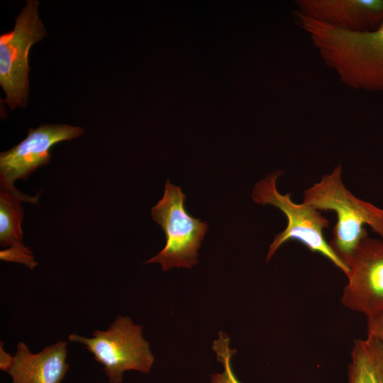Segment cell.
I'll list each match as a JSON object with an SVG mask.
<instances>
[{
    "label": "cell",
    "instance_id": "5",
    "mask_svg": "<svg viewBox=\"0 0 383 383\" xmlns=\"http://www.w3.org/2000/svg\"><path fill=\"white\" fill-rule=\"evenodd\" d=\"M93 338L70 334L69 340L84 345L101 364L110 383H121L126 370L148 373L154 362L149 343L142 335V326L128 316H118L107 330H96Z\"/></svg>",
    "mask_w": 383,
    "mask_h": 383
},
{
    "label": "cell",
    "instance_id": "15",
    "mask_svg": "<svg viewBox=\"0 0 383 383\" xmlns=\"http://www.w3.org/2000/svg\"><path fill=\"white\" fill-rule=\"evenodd\" d=\"M367 337L377 338L383 343V313L367 318Z\"/></svg>",
    "mask_w": 383,
    "mask_h": 383
},
{
    "label": "cell",
    "instance_id": "2",
    "mask_svg": "<svg viewBox=\"0 0 383 383\" xmlns=\"http://www.w3.org/2000/svg\"><path fill=\"white\" fill-rule=\"evenodd\" d=\"M303 202L318 211L335 212L337 221L328 244L347 267L360 241L367 235L365 225L383 240V209L358 199L345 187L341 165L306 189Z\"/></svg>",
    "mask_w": 383,
    "mask_h": 383
},
{
    "label": "cell",
    "instance_id": "7",
    "mask_svg": "<svg viewBox=\"0 0 383 383\" xmlns=\"http://www.w3.org/2000/svg\"><path fill=\"white\" fill-rule=\"evenodd\" d=\"M348 283L341 298L351 310L371 318L383 313V240L366 235L348 263Z\"/></svg>",
    "mask_w": 383,
    "mask_h": 383
},
{
    "label": "cell",
    "instance_id": "9",
    "mask_svg": "<svg viewBox=\"0 0 383 383\" xmlns=\"http://www.w3.org/2000/svg\"><path fill=\"white\" fill-rule=\"evenodd\" d=\"M296 11L332 27L353 32L383 24V0H296Z\"/></svg>",
    "mask_w": 383,
    "mask_h": 383
},
{
    "label": "cell",
    "instance_id": "3",
    "mask_svg": "<svg viewBox=\"0 0 383 383\" xmlns=\"http://www.w3.org/2000/svg\"><path fill=\"white\" fill-rule=\"evenodd\" d=\"M282 173L277 170L260 179L255 184L252 193L255 203L278 208L287 219L286 228L276 235L270 244L266 262L270 261L284 243L296 240L312 252L327 257L348 276V267L334 253L324 238L323 229L328 226L329 221L314 207L304 202L294 203L290 194H280L277 189V179Z\"/></svg>",
    "mask_w": 383,
    "mask_h": 383
},
{
    "label": "cell",
    "instance_id": "6",
    "mask_svg": "<svg viewBox=\"0 0 383 383\" xmlns=\"http://www.w3.org/2000/svg\"><path fill=\"white\" fill-rule=\"evenodd\" d=\"M38 5V0H27L13 29L0 36V84L6 94L4 102L11 110L27 106L28 52L33 44L48 35L39 18Z\"/></svg>",
    "mask_w": 383,
    "mask_h": 383
},
{
    "label": "cell",
    "instance_id": "1",
    "mask_svg": "<svg viewBox=\"0 0 383 383\" xmlns=\"http://www.w3.org/2000/svg\"><path fill=\"white\" fill-rule=\"evenodd\" d=\"M294 14L298 26L342 83L357 90L383 91V24L372 31L353 33L296 11Z\"/></svg>",
    "mask_w": 383,
    "mask_h": 383
},
{
    "label": "cell",
    "instance_id": "4",
    "mask_svg": "<svg viewBox=\"0 0 383 383\" xmlns=\"http://www.w3.org/2000/svg\"><path fill=\"white\" fill-rule=\"evenodd\" d=\"M185 199L181 187L167 180L162 198L151 209L153 221L165 232L166 244L145 263L158 262L163 271L172 267L190 269L198 263L197 251L209 226L189 214L184 206Z\"/></svg>",
    "mask_w": 383,
    "mask_h": 383
},
{
    "label": "cell",
    "instance_id": "10",
    "mask_svg": "<svg viewBox=\"0 0 383 383\" xmlns=\"http://www.w3.org/2000/svg\"><path fill=\"white\" fill-rule=\"evenodd\" d=\"M67 344V341L59 340L33 354L25 343H18L13 362L7 371L12 383H61L69 368Z\"/></svg>",
    "mask_w": 383,
    "mask_h": 383
},
{
    "label": "cell",
    "instance_id": "8",
    "mask_svg": "<svg viewBox=\"0 0 383 383\" xmlns=\"http://www.w3.org/2000/svg\"><path fill=\"white\" fill-rule=\"evenodd\" d=\"M84 129L67 124H42L30 128L27 137L0 154V186L16 189L17 179H26L38 167L51 160L50 148L56 143L81 135Z\"/></svg>",
    "mask_w": 383,
    "mask_h": 383
},
{
    "label": "cell",
    "instance_id": "12",
    "mask_svg": "<svg viewBox=\"0 0 383 383\" xmlns=\"http://www.w3.org/2000/svg\"><path fill=\"white\" fill-rule=\"evenodd\" d=\"M39 194L35 196L26 195L18 189L0 186V245L1 247L22 245L23 232L21 227L23 215L22 201L37 204Z\"/></svg>",
    "mask_w": 383,
    "mask_h": 383
},
{
    "label": "cell",
    "instance_id": "13",
    "mask_svg": "<svg viewBox=\"0 0 383 383\" xmlns=\"http://www.w3.org/2000/svg\"><path fill=\"white\" fill-rule=\"evenodd\" d=\"M230 343L228 335L222 331L218 333V338L213 342V350L216 353L217 360L223 365V371L212 374L211 383H240L231 365L232 357L237 351L231 348Z\"/></svg>",
    "mask_w": 383,
    "mask_h": 383
},
{
    "label": "cell",
    "instance_id": "14",
    "mask_svg": "<svg viewBox=\"0 0 383 383\" xmlns=\"http://www.w3.org/2000/svg\"><path fill=\"white\" fill-rule=\"evenodd\" d=\"M0 257L3 260L26 265L30 269H33L38 265L34 261L33 252L23 245L1 250Z\"/></svg>",
    "mask_w": 383,
    "mask_h": 383
},
{
    "label": "cell",
    "instance_id": "16",
    "mask_svg": "<svg viewBox=\"0 0 383 383\" xmlns=\"http://www.w3.org/2000/svg\"><path fill=\"white\" fill-rule=\"evenodd\" d=\"M14 356L7 353L4 349V343L0 345V368L6 372L9 370L13 362Z\"/></svg>",
    "mask_w": 383,
    "mask_h": 383
},
{
    "label": "cell",
    "instance_id": "11",
    "mask_svg": "<svg viewBox=\"0 0 383 383\" xmlns=\"http://www.w3.org/2000/svg\"><path fill=\"white\" fill-rule=\"evenodd\" d=\"M348 383H383V343L380 340L372 337L355 340Z\"/></svg>",
    "mask_w": 383,
    "mask_h": 383
}]
</instances>
